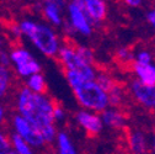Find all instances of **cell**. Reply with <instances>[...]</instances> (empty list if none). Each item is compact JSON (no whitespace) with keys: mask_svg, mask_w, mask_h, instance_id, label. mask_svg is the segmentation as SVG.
Wrapping results in <instances>:
<instances>
[{"mask_svg":"<svg viewBox=\"0 0 155 154\" xmlns=\"http://www.w3.org/2000/svg\"><path fill=\"white\" fill-rule=\"evenodd\" d=\"M116 61L122 67H130L134 62V51L129 47H120L116 49Z\"/></svg>","mask_w":155,"mask_h":154,"instance_id":"20","label":"cell"},{"mask_svg":"<svg viewBox=\"0 0 155 154\" xmlns=\"http://www.w3.org/2000/svg\"><path fill=\"white\" fill-rule=\"evenodd\" d=\"M55 104L47 92H32L25 85L18 89L15 95L16 112L28 120L42 133L47 146L53 144L58 132L53 120V107Z\"/></svg>","mask_w":155,"mask_h":154,"instance_id":"1","label":"cell"},{"mask_svg":"<svg viewBox=\"0 0 155 154\" xmlns=\"http://www.w3.org/2000/svg\"><path fill=\"white\" fill-rule=\"evenodd\" d=\"M14 84V73L10 67L0 64V101L6 99Z\"/></svg>","mask_w":155,"mask_h":154,"instance_id":"15","label":"cell"},{"mask_svg":"<svg viewBox=\"0 0 155 154\" xmlns=\"http://www.w3.org/2000/svg\"><path fill=\"white\" fill-rule=\"evenodd\" d=\"M53 120H54L55 125L63 123L67 120V111L64 110V107H62L58 104H55L53 107Z\"/></svg>","mask_w":155,"mask_h":154,"instance_id":"25","label":"cell"},{"mask_svg":"<svg viewBox=\"0 0 155 154\" xmlns=\"http://www.w3.org/2000/svg\"><path fill=\"white\" fill-rule=\"evenodd\" d=\"M121 2L127 6V8H130V9H137V8H140L144 3V0H121Z\"/></svg>","mask_w":155,"mask_h":154,"instance_id":"27","label":"cell"},{"mask_svg":"<svg viewBox=\"0 0 155 154\" xmlns=\"http://www.w3.org/2000/svg\"><path fill=\"white\" fill-rule=\"evenodd\" d=\"M83 5L94 26H101L107 18L108 6L106 0H83Z\"/></svg>","mask_w":155,"mask_h":154,"instance_id":"13","label":"cell"},{"mask_svg":"<svg viewBox=\"0 0 155 154\" xmlns=\"http://www.w3.org/2000/svg\"><path fill=\"white\" fill-rule=\"evenodd\" d=\"M0 154H12L9 134L0 128Z\"/></svg>","mask_w":155,"mask_h":154,"instance_id":"24","label":"cell"},{"mask_svg":"<svg viewBox=\"0 0 155 154\" xmlns=\"http://www.w3.org/2000/svg\"><path fill=\"white\" fill-rule=\"evenodd\" d=\"M0 64H3L5 67H10L11 68V63H10V57H9V51L4 49L0 53Z\"/></svg>","mask_w":155,"mask_h":154,"instance_id":"29","label":"cell"},{"mask_svg":"<svg viewBox=\"0 0 155 154\" xmlns=\"http://www.w3.org/2000/svg\"><path fill=\"white\" fill-rule=\"evenodd\" d=\"M55 58L63 70L76 72L81 76H84L85 79H89V80L95 79L96 73H97V68L92 64L86 63L81 57L78 54V52L75 49V43H73L71 40L62 43Z\"/></svg>","mask_w":155,"mask_h":154,"instance_id":"4","label":"cell"},{"mask_svg":"<svg viewBox=\"0 0 155 154\" xmlns=\"http://www.w3.org/2000/svg\"><path fill=\"white\" fill-rule=\"evenodd\" d=\"M10 63L14 73L21 79H26L31 74L42 72V65L33 53L24 46H15L9 51Z\"/></svg>","mask_w":155,"mask_h":154,"instance_id":"6","label":"cell"},{"mask_svg":"<svg viewBox=\"0 0 155 154\" xmlns=\"http://www.w3.org/2000/svg\"><path fill=\"white\" fill-rule=\"evenodd\" d=\"M75 121L87 136L96 137L104 131L105 126L100 112L81 109L75 113Z\"/></svg>","mask_w":155,"mask_h":154,"instance_id":"10","label":"cell"},{"mask_svg":"<svg viewBox=\"0 0 155 154\" xmlns=\"http://www.w3.org/2000/svg\"><path fill=\"white\" fill-rule=\"evenodd\" d=\"M5 49V37L3 35V31L0 30V53H2V51Z\"/></svg>","mask_w":155,"mask_h":154,"instance_id":"32","label":"cell"},{"mask_svg":"<svg viewBox=\"0 0 155 154\" xmlns=\"http://www.w3.org/2000/svg\"><path fill=\"white\" fill-rule=\"evenodd\" d=\"M149 152L155 154V128L149 134Z\"/></svg>","mask_w":155,"mask_h":154,"instance_id":"30","label":"cell"},{"mask_svg":"<svg viewBox=\"0 0 155 154\" xmlns=\"http://www.w3.org/2000/svg\"><path fill=\"white\" fill-rule=\"evenodd\" d=\"M129 68L132 69V73L137 80H139L145 85H155V63L154 62L145 63V64H139L133 62Z\"/></svg>","mask_w":155,"mask_h":154,"instance_id":"14","label":"cell"},{"mask_svg":"<svg viewBox=\"0 0 155 154\" xmlns=\"http://www.w3.org/2000/svg\"><path fill=\"white\" fill-rule=\"evenodd\" d=\"M9 137H10L12 154H31L35 152L32 147L21 136H18L17 133L12 132L11 134H9Z\"/></svg>","mask_w":155,"mask_h":154,"instance_id":"19","label":"cell"},{"mask_svg":"<svg viewBox=\"0 0 155 154\" xmlns=\"http://www.w3.org/2000/svg\"><path fill=\"white\" fill-rule=\"evenodd\" d=\"M128 92L140 107L155 113V85H145L134 78L128 84Z\"/></svg>","mask_w":155,"mask_h":154,"instance_id":"8","label":"cell"},{"mask_svg":"<svg viewBox=\"0 0 155 154\" xmlns=\"http://www.w3.org/2000/svg\"><path fill=\"white\" fill-rule=\"evenodd\" d=\"M25 86L31 90L32 92L43 94L47 92V80L46 76L42 74V72H37L35 74H31L25 79Z\"/></svg>","mask_w":155,"mask_h":154,"instance_id":"17","label":"cell"},{"mask_svg":"<svg viewBox=\"0 0 155 154\" xmlns=\"http://www.w3.org/2000/svg\"><path fill=\"white\" fill-rule=\"evenodd\" d=\"M147 21H148V24L153 27V30L155 31V3H154V5L150 8V10L147 12Z\"/></svg>","mask_w":155,"mask_h":154,"instance_id":"26","label":"cell"},{"mask_svg":"<svg viewBox=\"0 0 155 154\" xmlns=\"http://www.w3.org/2000/svg\"><path fill=\"white\" fill-rule=\"evenodd\" d=\"M107 95H108L110 106H118V107H121L126 102V96H127L126 89L118 82L116 83L110 90H107Z\"/></svg>","mask_w":155,"mask_h":154,"instance_id":"18","label":"cell"},{"mask_svg":"<svg viewBox=\"0 0 155 154\" xmlns=\"http://www.w3.org/2000/svg\"><path fill=\"white\" fill-rule=\"evenodd\" d=\"M11 128L12 132L21 136L33 150H42L46 148L47 143L42 136V133L38 131L28 120H26L20 113H14L11 116Z\"/></svg>","mask_w":155,"mask_h":154,"instance_id":"7","label":"cell"},{"mask_svg":"<svg viewBox=\"0 0 155 154\" xmlns=\"http://www.w3.org/2000/svg\"><path fill=\"white\" fill-rule=\"evenodd\" d=\"M75 49H76L78 54H79L86 63L95 65V62H96L95 53H94V51L91 48H89L86 46H83V45H75Z\"/></svg>","mask_w":155,"mask_h":154,"instance_id":"22","label":"cell"},{"mask_svg":"<svg viewBox=\"0 0 155 154\" xmlns=\"http://www.w3.org/2000/svg\"><path fill=\"white\" fill-rule=\"evenodd\" d=\"M95 80L105 91L110 90L116 83H117V80L114 79V76L111 73H108L107 70H102V69H97V73H96V76H95Z\"/></svg>","mask_w":155,"mask_h":154,"instance_id":"21","label":"cell"},{"mask_svg":"<svg viewBox=\"0 0 155 154\" xmlns=\"http://www.w3.org/2000/svg\"><path fill=\"white\" fill-rule=\"evenodd\" d=\"M9 33L12 35L14 38H22V35H21V31H20V27H18V24H12L9 26Z\"/></svg>","mask_w":155,"mask_h":154,"instance_id":"28","label":"cell"},{"mask_svg":"<svg viewBox=\"0 0 155 154\" xmlns=\"http://www.w3.org/2000/svg\"><path fill=\"white\" fill-rule=\"evenodd\" d=\"M64 76L76 102L81 109L101 112L110 106L107 91L96 83L95 79H85L79 73L73 70H64Z\"/></svg>","mask_w":155,"mask_h":154,"instance_id":"3","label":"cell"},{"mask_svg":"<svg viewBox=\"0 0 155 154\" xmlns=\"http://www.w3.org/2000/svg\"><path fill=\"white\" fill-rule=\"evenodd\" d=\"M150 62H154V55L149 49L142 48V49H138L134 52V63L145 64V63H150Z\"/></svg>","mask_w":155,"mask_h":154,"instance_id":"23","label":"cell"},{"mask_svg":"<svg viewBox=\"0 0 155 154\" xmlns=\"http://www.w3.org/2000/svg\"><path fill=\"white\" fill-rule=\"evenodd\" d=\"M65 22L71 27L75 35L90 37L94 33L95 26L86 14L83 0H69L65 5Z\"/></svg>","mask_w":155,"mask_h":154,"instance_id":"5","label":"cell"},{"mask_svg":"<svg viewBox=\"0 0 155 154\" xmlns=\"http://www.w3.org/2000/svg\"><path fill=\"white\" fill-rule=\"evenodd\" d=\"M127 149L134 154H145L149 152V134L139 128H130L126 134Z\"/></svg>","mask_w":155,"mask_h":154,"instance_id":"12","label":"cell"},{"mask_svg":"<svg viewBox=\"0 0 155 154\" xmlns=\"http://www.w3.org/2000/svg\"><path fill=\"white\" fill-rule=\"evenodd\" d=\"M104 126L113 131H123L128 126L126 112L118 106H108L100 112Z\"/></svg>","mask_w":155,"mask_h":154,"instance_id":"11","label":"cell"},{"mask_svg":"<svg viewBox=\"0 0 155 154\" xmlns=\"http://www.w3.org/2000/svg\"><path fill=\"white\" fill-rule=\"evenodd\" d=\"M6 120V110L3 104H0V125L4 123Z\"/></svg>","mask_w":155,"mask_h":154,"instance_id":"31","label":"cell"},{"mask_svg":"<svg viewBox=\"0 0 155 154\" xmlns=\"http://www.w3.org/2000/svg\"><path fill=\"white\" fill-rule=\"evenodd\" d=\"M67 0H42L40 11L46 22L55 28H61L65 20Z\"/></svg>","mask_w":155,"mask_h":154,"instance_id":"9","label":"cell"},{"mask_svg":"<svg viewBox=\"0 0 155 154\" xmlns=\"http://www.w3.org/2000/svg\"><path fill=\"white\" fill-rule=\"evenodd\" d=\"M53 144L55 147V150L59 154H76L78 152L70 136L64 131L57 132V136H55Z\"/></svg>","mask_w":155,"mask_h":154,"instance_id":"16","label":"cell"},{"mask_svg":"<svg viewBox=\"0 0 155 154\" xmlns=\"http://www.w3.org/2000/svg\"><path fill=\"white\" fill-rule=\"evenodd\" d=\"M22 38L26 40L47 58H55L63 41L61 35L55 31V27L46 21L24 18L18 22Z\"/></svg>","mask_w":155,"mask_h":154,"instance_id":"2","label":"cell"}]
</instances>
